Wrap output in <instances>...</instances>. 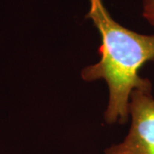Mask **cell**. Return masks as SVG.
<instances>
[{"instance_id": "cell-3", "label": "cell", "mask_w": 154, "mask_h": 154, "mask_svg": "<svg viewBox=\"0 0 154 154\" xmlns=\"http://www.w3.org/2000/svg\"><path fill=\"white\" fill-rule=\"evenodd\" d=\"M143 17L154 26V0H143Z\"/></svg>"}, {"instance_id": "cell-1", "label": "cell", "mask_w": 154, "mask_h": 154, "mask_svg": "<svg viewBox=\"0 0 154 154\" xmlns=\"http://www.w3.org/2000/svg\"><path fill=\"white\" fill-rule=\"evenodd\" d=\"M89 1L86 17L92 20L100 34V60L84 68L82 78L86 82L105 80L109 89L105 122L124 124L133 91L152 89L151 82L140 77L139 72L146 63H154V34H140L122 26L111 17L103 0Z\"/></svg>"}, {"instance_id": "cell-2", "label": "cell", "mask_w": 154, "mask_h": 154, "mask_svg": "<svg viewBox=\"0 0 154 154\" xmlns=\"http://www.w3.org/2000/svg\"><path fill=\"white\" fill-rule=\"evenodd\" d=\"M131 125L123 141L105 150V154H154V98L152 89H136L130 95Z\"/></svg>"}]
</instances>
